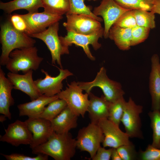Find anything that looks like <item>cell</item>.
<instances>
[{"label": "cell", "mask_w": 160, "mask_h": 160, "mask_svg": "<svg viewBox=\"0 0 160 160\" xmlns=\"http://www.w3.org/2000/svg\"><path fill=\"white\" fill-rule=\"evenodd\" d=\"M58 98L57 95L52 97L42 95L31 102L20 104L17 106L19 116H27L29 118H38L47 105Z\"/></svg>", "instance_id": "obj_20"}, {"label": "cell", "mask_w": 160, "mask_h": 160, "mask_svg": "<svg viewBox=\"0 0 160 160\" xmlns=\"http://www.w3.org/2000/svg\"><path fill=\"white\" fill-rule=\"evenodd\" d=\"M44 11L51 14L63 15L69 11V0H41Z\"/></svg>", "instance_id": "obj_25"}, {"label": "cell", "mask_w": 160, "mask_h": 160, "mask_svg": "<svg viewBox=\"0 0 160 160\" xmlns=\"http://www.w3.org/2000/svg\"><path fill=\"white\" fill-rule=\"evenodd\" d=\"M41 7H43L41 0H14L0 2V9L8 14L22 9L26 10L29 13L38 12L39 9Z\"/></svg>", "instance_id": "obj_23"}, {"label": "cell", "mask_w": 160, "mask_h": 160, "mask_svg": "<svg viewBox=\"0 0 160 160\" xmlns=\"http://www.w3.org/2000/svg\"><path fill=\"white\" fill-rule=\"evenodd\" d=\"M26 25L25 33L29 36L41 33L47 28L58 22L63 18L62 15H53L44 11L41 12L28 13L20 15Z\"/></svg>", "instance_id": "obj_10"}, {"label": "cell", "mask_w": 160, "mask_h": 160, "mask_svg": "<svg viewBox=\"0 0 160 160\" xmlns=\"http://www.w3.org/2000/svg\"><path fill=\"white\" fill-rule=\"evenodd\" d=\"M129 10L120 6L114 0H102L100 4L94 8L93 13L97 16H101L103 19V36L105 38L108 37L110 30L114 23L123 13Z\"/></svg>", "instance_id": "obj_13"}, {"label": "cell", "mask_w": 160, "mask_h": 160, "mask_svg": "<svg viewBox=\"0 0 160 160\" xmlns=\"http://www.w3.org/2000/svg\"><path fill=\"white\" fill-rule=\"evenodd\" d=\"M97 124L104 135L102 143L103 147L117 148L122 145L132 143L129 140L128 135L122 131L119 126L108 119L100 120Z\"/></svg>", "instance_id": "obj_12"}, {"label": "cell", "mask_w": 160, "mask_h": 160, "mask_svg": "<svg viewBox=\"0 0 160 160\" xmlns=\"http://www.w3.org/2000/svg\"><path fill=\"white\" fill-rule=\"evenodd\" d=\"M33 70L23 74L9 71L7 78L11 82L14 89L20 90L28 95L31 100L38 98L41 95L38 91L33 79Z\"/></svg>", "instance_id": "obj_17"}, {"label": "cell", "mask_w": 160, "mask_h": 160, "mask_svg": "<svg viewBox=\"0 0 160 160\" xmlns=\"http://www.w3.org/2000/svg\"><path fill=\"white\" fill-rule=\"evenodd\" d=\"M25 122L33 134L31 149L47 142L54 132L50 121L45 119L28 118Z\"/></svg>", "instance_id": "obj_16"}, {"label": "cell", "mask_w": 160, "mask_h": 160, "mask_svg": "<svg viewBox=\"0 0 160 160\" xmlns=\"http://www.w3.org/2000/svg\"><path fill=\"white\" fill-rule=\"evenodd\" d=\"M106 72L105 68L102 67L93 81L89 82H78L77 83L80 88L88 93L94 87L100 88L106 99L112 103L123 96L125 92L121 83L110 79L108 77Z\"/></svg>", "instance_id": "obj_4"}, {"label": "cell", "mask_w": 160, "mask_h": 160, "mask_svg": "<svg viewBox=\"0 0 160 160\" xmlns=\"http://www.w3.org/2000/svg\"><path fill=\"white\" fill-rule=\"evenodd\" d=\"M78 117L67 106L50 121L54 132L58 134H64L76 128L78 125Z\"/></svg>", "instance_id": "obj_22"}, {"label": "cell", "mask_w": 160, "mask_h": 160, "mask_svg": "<svg viewBox=\"0 0 160 160\" xmlns=\"http://www.w3.org/2000/svg\"><path fill=\"white\" fill-rule=\"evenodd\" d=\"M9 20L15 29L20 32L25 33L26 25L20 15L15 14L11 16Z\"/></svg>", "instance_id": "obj_37"}, {"label": "cell", "mask_w": 160, "mask_h": 160, "mask_svg": "<svg viewBox=\"0 0 160 160\" xmlns=\"http://www.w3.org/2000/svg\"><path fill=\"white\" fill-rule=\"evenodd\" d=\"M59 23L56 22L48 27L44 31L33 34L30 36L42 41L49 50L52 57V63H57L60 68H63L61 56L69 53V47L65 45L58 36Z\"/></svg>", "instance_id": "obj_5"}, {"label": "cell", "mask_w": 160, "mask_h": 160, "mask_svg": "<svg viewBox=\"0 0 160 160\" xmlns=\"http://www.w3.org/2000/svg\"><path fill=\"white\" fill-rule=\"evenodd\" d=\"M132 29L112 26L110 30L108 37L114 41L120 49L127 50L131 47Z\"/></svg>", "instance_id": "obj_24"}, {"label": "cell", "mask_w": 160, "mask_h": 160, "mask_svg": "<svg viewBox=\"0 0 160 160\" xmlns=\"http://www.w3.org/2000/svg\"><path fill=\"white\" fill-rule=\"evenodd\" d=\"M152 129L153 141L151 145L160 148V112L159 110L152 111L148 113Z\"/></svg>", "instance_id": "obj_31"}, {"label": "cell", "mask_w": 160, "mask_h": 160, "mask_svg": "<svg viewBox=\"0 0 160 160\" xmlns=\"http://www.w3.org/2000/svg\"><path fill=\"white\" fill-rule=\"evenodd\" d=\"M68 87L57 95L59 98L64 100L67 106L77 116L84 117L89 104V94H83L77 82L67 84Z\"/></svg>", "instance_id": "obj_6"}, {"label": "cell", "mask_w": 160, "mask_h": 160, "mask_svg": "<svg viewBox=\"0 0 160 160\" xmlns=\"http://www.w3.org/2000/svg\"><path fill=\"white\" fill-rule=\"evenodd\" d=\"M116 149L122 160L138 159V153L132 142L129 144L120 146Z\"/></svg>", "instance_id": "obj_34"}, {"label": "cell", "mask_w": 160, "mask_h": 160, "mask_svg": "<svg viewBox=\"0 0 160 160\" xmlns=\"http://www.w3.org/2000/svg\"><path fill=\"white\" fill-rule=\"evenodd\" d=\"M67 106L63 100L58 98L50 102L38 118L51 121L57 116Z\"/></svg>", "instance_id": "obj_26"}, {"label": "cell", "mask_w": 160, "mask_h": 160, "mask_svg": "<svg viewBox=\"0 0 160 160\" xmlns=\"http://www.w3.org/2000/svg\"><path fill=\"white\" fill-rule=\"evenodd\" d=\"M76 148V140L71 133L53 132L47 142L32 150L33 154L47 155L55 160H70L75 155Z\"/></svg>", "instance_id": "obj_1"}, {"label": "cell", "mask_w": 160, "mask_h": 160, "mask_svg": "<svg viewBox=\"0 0 160 160\" xmlns=\"http://www.w3.org/2000/svg\"><path fill=\"white\" fill-rule=\"evenodd\" d=\"M67 21L63 25L67 31L91 35L104 31L100 22L93 18L75 14H66Z\"/></svg>", "instance_id": "obj_9"}, {"label": "cell", "mask_w": 160, "mask_h": 160, "mask_svg": "<svg viewBox=\"0 0 160 160\" xmlns=\"http://www.w3.org/2000/svg\"><path fill=\"white\" fill-rule=\"evenodd\" d=\"M104 135L99 126L91 123L79 130L76 138L77 148L88 152L92 159L100 146Z\"/></svg>", "instance_id": "obj_7"}, {"label": "cell", "mask_w": 160, "mask_h": 160, "mask_svg": "<svg viewBox=\"0 0 160 160\" xmlns=\"http://www.w3.org/2000/svg\"><path fill=\"white\" fill-rule=\"evenodd\" d=\"M88 94L89 103L87 112L91 123L97 124L100 120L108 118L111 102L106 99L104 95L99 97L91 92Z\"/></svg>", "instance_id": "obj_19"}, {"label": "cell", "mask_w": 160, "mask_h": 160, "mask_svg": "<svg viewBox=\"0 0 160 160\" xmlns=\"http://www.w3.org/2000/svg\"><path fill=\"white\" fill-rule=\"evenodd\" d=\"M151 29L136 25L132 29L131 46L144 41L148 37Z\"/></svg>", "instance_id": "obj_32"}, {"label": "cell", "mask_w": 160, "mask_h": 160, "mask_svg": "<svg viewBox=\"0 0 160 160\" xmlns=\"http://www.w3.org/2000/svg\"><path fill=\"white\" fill-rule=\"evenodd\" d=\"M120 6L126 9H140L151 11L154 0H114Z\"/></svg>", "instance_id": "obj_30"}, {"label": "cell", "mask_w": 160, "mask_h": 160, "mask_svg": "<svg viewBox=\"0 0 160 160\" xmlns=\"http://www.w3.org/2000/svg\"><path fill=\"white\" fill-rule=\"evenodd\" d=\"M136 25V21L132 10H129L123 13L113 26L132 28Z\"/></svg>", "instance_id": "obj_33"}, {"label": "cell", "mask_w": 160, "mask_h": 160, "mask_svg": "<svg viewBox=\"0 0 160 160\" xmlns=\"http://www.w3.org/2000/svg\"><path fill=\"white\" fill-rule=\"evenodd\" d=\"M13 86L5 76L4 71L0 67V113L4 115L9 119L12 118L9 107L13 105L14 100L11 92Z\"/></svg>", "instance_id": "obj_21"}, {"label": "cell", "mask_w": 160, "mask_h": 160, "mask_svg": "<svg viewBox=\"0 0 160 160\" xmlns=\"http://www.w3.org/2000/svg\"><path fill=\"white\" fill-rule=\"evenodd\" d=\"M151 68L149 88L151 99L152 111L159 110L160 102V63L159 56L153 55L151 58Z\"/></svg>", "instance_id": "obj_18"}, {"label": "cell", "mask_w": 160, "mask_h": 160, "mask_svg": "<svg viewBox=\"0 0 160 160\" xmlns=\"http://www.w3.org/2000/svg\"><path fill=\"white\" fill-rule=\"evenodd\" d=\"M7 117L4 115H3L0 116V121L1 122H3L6 120V118Z\"/></svg>", "instance_id": "obj_41"}, {"label": "cell", "mask_w": 160, "mask_h": 160, "mask_svg": "<svg viewBox=\"0 0 160 160\" xmlns=\"http://www.w3.org/2000/svg\"><path fill=\"white\" fill-rule=\"evenodd\" d=\"M7 160H47L48 159V156L42 154H39L37 156L32 157L23 154L13 153L10 155H7L1 153Z\"/></svg>", "instance_id": "obj_36"}, {"label": "cell", "mask_w": 160, "mask_h": 160, "mask_svg": "<svg viewBox=\"0 0 160 160\" xmlns=\"http://www.w3.org/2000/svg\"><path fill=\"white\" fill-rule=\"evenodd\" d=\"M0 42V64L5 66L12 51L17 49L34 46L36 41L26 33L15 29L9 20L1 25Z\"/></svg>", "instance_id": "obj_2"}, {"label": "cell", "mask_w": 160, "mask_h": 160, "mask_svg": "<svg viewBox=\"0 0 160 160\" xmlns=\"http://www.w3.org/2000/svg\"><path fill=\"white\" fill-rule=\"evenodd\" d=\"M137 25L151 29L155 28V14L151 11L140 9L132 10Z\"/></svg>", "instance_id": "obj_27"}, {"label": "cell", "mask_w": 160, "mask_h": 160, "mask_svg": "<svg viewBox=\"0 0 160 160\" xmlns=\"http://www.w3.org/2000/svg\"><path fill=\"white\" fill-rule=\"evenodd\" d=\"M103 34L104 31H103L93 35H85L67 31L66 35L64 37L60 36V38L63 44L68 47L74 44L82 47L87 56L93 61L95 59L91 52L89 45H91L95 50L99 49L101 44L98 40L103 36Z\"/></svg>", "instance_id": "obj_15"}, {"label": "cell", "mask_w": 160, "mask_h": 160, "mask_svg": "<svg viewBox=\"0 0 160 160\" xmlns=\"http://www.w3.org/2000/svg\"><path fill=\"white\" fill-rule=\"evenodd\" d=\"M38 51L34 46L14 50L9 54L6 68L15 73L21 71L25 73L31 70H37L44 59L38 56Z\"/></svg>", "instance_id": "obj_3"}, {"label": "cell", "mask_w": 160, "mask_h": 160, "mask_svg": "<svg viewBox=\"0 0 160 160\" xmlns=\"http://www.w3.org/2000/svg\"><path fill=\"white\" fill-rule=\"evenodd\" d=\"M143 110V107L136 104L130 97L126 102L121 122L129 138L143 139V137L140 117Z\"/></svg>", "instance_id": "obj_8"}, {"label": "cell", "mask_w": 160, "mask_h": 160, "mask_svg": "<svg viewBox=\"0 0 160 160\" xmlns=\"http://www.w3.org/2000/svg\"><path fill=\"white\" fill-rule=\"evenodd\" d=\"M5 131V134L0 136L1 141L16 147L21 144L30 145L31 142L33 134L25 121L17 120L9 124Z\"/></svg>", "instance_id": "obj_14"}, {"label": "cell", "mask_w": 160, "mask_h": 160, "mask_svg": "<svg viewBox=\"0 0 160 160\" xmlns=\"http://www.w3.org/2000/svg\"><path fill=\"white\" fill-rule=\"evenodd\" d=\"M85 0H69L70 8L66 14H75L88 16L101 22L103 19L92 12L89 7L84 3Z\"/></svg>", "instance_id": "obj_29"}, {"label": "cell", "mask_w": 160, "mask_h": 160, "mask_svg": "<svg viewBox=\"0 0 160 160\" xmlns=\"http://www.w3.org/2000/svg\"><path fill=\"white\" fill-rule=\"evenodd\" d=\"M111 159L112 160H122L116 148H113Z\"/></svg>", "instance_id": "obj_40"}, {"label": "cell", "mask_w": 160, "mask_h": 160, "mask_svg": "<svg viewBox=\"0 0 160 160\" xmlns=\"http://www.w3.org/2000/svg\"><path fill=\"white\" fill-rule=\"evenodd\" d=\"M58 69L59 73L55 77L51 76L44 70H41V72L45 75V78L43 79L41 78L34 80L36 86L41 95L48 97L57 95L62 89L63 81L68 76L73 75L72 73L67 69Z\"/></svg>", "instance_id": "obj_11"}, {"label": "cell", "mask_w": 160, "mask_h": 160, "mask_svg": "<svg viewBox=\"0 0 160 160\" xmlns=\"http://www.w3.org/2000/svg\"><path fill=\"white\" fill-rule=\"evenodd\" d=\"M138 159L160 160V148L148 145L144 151L140 150L138 152Z\"/></svg>", "instance_id": "obj_35"}, {"label": "cell", "mask_w": 160, "mask_h": 160, "mask_svg": "<svg viewBox=\"0 0 160 160\" xmlns=\"http://www.w3.org/2000/svg\"><path fill=\"white\" fill-rule=\"evenodd\" d=\"M154 14L160 15V0H154L153 5L151 11Z\"/></svg>", "instance_id": "obj_39"}, {"label": "cell", "mask_w": 160, "mask_h": 160, "mask_svg": "<svg viewBox=\"0 0 160 160\" xmlns=\"http://www.w3.org/2000/svg\"></svg>", "instance_id": "obj_43"}, {"label": "cell", "mask_w": 160, "mask_h": 160, "mask_svg": "<svg viewBox=\"0 0 160 160\" xmlns=\"http://www.w3.org/2000/svg\"><path fill=\"white\" fill-rule=\"evenodd\" d=\"M112 149L113 148L107 149L105 147L100 146L92 159V160H109L111 159Z\"/></svg>", "instance_id": "obj_38"}, {"label": "cell", "mask_w": 160, "mask_h": 160, "mask_svg": "<svg viewBox=\"0 0 160 160\" xmlns=\"http://www.w3.org/2000/svg\"><path fill=\"white\" fill-rule=\"evenodd\" d=\"M126 102L122 96L110 103L108 119L119 126L121 122Z\"/></svg>", "instance_id": "obj_28"}, {"label": "cell", "mask_w": 160, "mask_h": 160, "mask_svg": "<svg viewBox=\"0 0 160 160\" xmlns=\"http://www.w3.org/2000/svg\"><path fill=\"white\" fill-rule=\"evenodd\" d=\"M159 111L160 112V105H159Z\"/></svg>", "instance_id": "obj_42"}]
</instances>
